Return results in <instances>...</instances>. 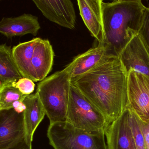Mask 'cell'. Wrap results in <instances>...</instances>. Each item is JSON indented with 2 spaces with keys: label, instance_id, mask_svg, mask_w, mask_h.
I'll list each match as a JSON object with an SVG mask.
<instances>
[{
  "label": "cell",
  "instance_id": "cell-1",
  "mask_svg": "<svg viewBox=\"0 0 149 149\" xmlns=\"http://www.w3.org/2000/svg\"><path fill=\"white\" fill-rule=\"evenodd\" d=\"M110 124L128 107V74L119 57L109 55L74 83Z\"/></svg>",
  "mask_w": 149,
  "mask_h": 149
},
{
  "label": "cell",
  "instance_id": "cell-2",
  "mask_svg": "<svg viewBox=\"0 0 149 149\" xmlns=\"http://www.w3.org/2000/svg\"><path fill=\"white\" fill-rule=\"evenodd\" d=\"M146 7L141 0H118L102 2V44L110 55L119 56L138 34Z\"/></svg>",
  "mask_w": 149,
  "mask_h": 149
},
{
  "label": "cell",
  "instance_id": "cell-3",
  "mask_svg": "<svg viewBox=\"0 0 149 149\" xmlns=\"http://www.w3.org/2000/svg\"><path fill=\"white\" fill-rule=\"evenodd\" d=\"M70 63L37 85L36 93L50 124L66 121L71 86Z\"/></svg>",
  "mask_w": 149,
  "mask_h": 149
},
{
  "label": "cell",
  "instance_id": "cell-4",
  "mask_svg": "<svg viewBox=\"0 0 149 149\" xmlns=\"http://www.w3.org/2000/svg\"><path fill=\"white\" fill-rule=\"evenodd\" d=\"M47 136L54 149H108L105 130L87 131L66 121L49 125Z\"/></svg>",
  "mask_w": 149,
  "mask_h": 149
},
{
  "label": "cell",
  "instance_id": "cell-5",
  "mask_svg": "<svg viewBox=\"0 0 149 149\" xmlns=\"http://www.w3.org/2000/svg\"><path fill=\"white\" fill-rule=\"evenodd\" d=\"M66 121L76 128L89 132L105 130L110 125L99 110L72 84Z\"/></svg>",
  "mask_w": 149,
  "mask_h": 149
},
{
  "label": "cell",
  "instance_id": "cell-6",
  "mask_svg": "<svg viewBox=\"0 0 149 149\" xmlns=\"http://www.w3.org/2000/svg\"><path fill=\"white\" fill-rule=\"evenodd\" d=\"M128 108L142 122L149 118V77L130 70L128 73Z\"/></svg>",
  "mask_w": 149,
  "mask_h": 149
},
{
  "label": "cell",
  "instance_id": "cell-7",
  "mask_svg": "<svg viewBox=\"0 0 149 149\" xmlns=\"http://www.w3.org/2000/svg\"><path fill=\"white\" fill-rule=\"evenodd\" d=\"M44 17L63 27L73 30L76 25V15L70 0H33Z\"/></svg>",
  "mask_w": 149,
  "mask_h": 149
},
{
  "label": "cell",
  "instance_id": "cell-8",
  "mask_svg": "<svg viewBox=\"0 0 149 149\" xmlns=\"http://www.w3.org/2000/svg\"><path fill=\"white\" fill-rule=\"evenodd\" d=\"M24 112L15 109L0 110V149H5L26 138Z\"/></svg>",
  "mask_w": 149,
  "mask_h": 149
},
{
  "label": "cell",
  "instance_id": "cell-9",
  "mask_svg": "<svg viewBox=\"0 0 149 149\" xmlns=\"http://www.w3.org/2000/svg\"><path fill=\"white\" fill-rule=\"evenodd\" d=\"M108 149H137L130 125V110L121 116L105 130Z\"/></svg>",
  "mask_w": 149,
  "mask_h": 149
},
{
  "label": "cell",
  "instance_id": "cell-10",
  "mask_svg": "<svg viewBox=\"0 0 149 149\" xmlns=\"http://www.w3.org/2000/svg\"><path fill=\"white\" fill-rule=\"evenodd\" d=\"M118 57L128 74L132 70L149 77V54L138 35L132 38Z\"/></svg>",
  "mask_w": 149,
  "mask_h": 149
},
{
  "label": "cell",
  "instance_id": "cell-11",
  "mask_svg": "<svg viewBox=\"0 0 149 149\" xmlns=\"http://www.w3.org/2000/svg\"><path fill=\"white\" fill-rule=\"evenodd\" d=\"M54 53L50 42L39 38L31 61V79L42 81L51 72Z\"/></svg>",
  "mask_w": 149,
  "mask_h": 149
},
{
  "label": "cell",
  "instance_id": "cell-12",
  "mask_svg": "<svg viewBox=\"0 0 149 149\" xmlns=\"http://www.w3.org/2000/svg\"><path fill=\"white\" fill-rule=\"evenodd\" d=\"M40 28L38 17L29 14L3 17L0 22V33L8 39L27 34L36 36Z\"/></svg>",
  "mask_w": 149,
  "mask_h": 149
},
{
  "label": "cell",
  "instance_id": "cell-13",
  "mask_svg": "<svg viewBox=\"0 0 149 149\" xmlns=\"http://www.w3.org/2000/svg\"><path fill=\"white\" fill-rule=\"evenodd\" d=\"M102 0H77L80 14L84 22L99 43H102L103 23L102 4Z\"/></svg>",
  "mask_w": 149,
  "mask_h": 149
},
{
  "label": "cell",
  "instance_id": "cell-14",
  "mask_svg": "<svg viewBox=\"0 0 149 149\" xmlns=\"http://www.w3.org/2000/svg\"><path fill=\"white\" fill-rule=\"evenodd\" d=\"M109 55L106 47L98 43L97 47L76 56L70 63L72 66L71 83L90 71Z\"/></svg>",
  "mask_w": 149,
  "mask_h": 149
},
{
  "label": "cell",
  "instance_id": "cell-15",
  "mask_svg": "<svg viewBox=\"0 0 149 149\" xmlns=\"http://www.w3.org/2000/svg\"><path fill=\"white\" fill-rule=\"evenodd\" d=\"M23 104L25 106L23 112L26 127V139L29 143H32L34 132L46 113L36 92L27 96L23 101Z\"/></svg>",
  "mask_w": 149,
  "mask_h": 149
},
{
  "label": "cell",
  "instance_id": "cell-16",
  "mask_svg": "<svg viewBox=\"0 0 149 149\" xmlns=\"http://www.w3.org/2000/svg\"><path fill=\"white\" fill-rule=\"evenodd\" d=\"M23 78L15 61L12 49L6 44L0 46V88Z\"/></svg>",
  "mask_w": 149,
  "mask_h": 149
},
{
  "label": "cell",
  "instance_id": "cell-17",
  "mask_svg": "<svg viewBox=\"0 0 149 149\" xmlns=\"http://www.w3.org/2000/svg\"><path fill=\"white\" fill-rule=\"evenodd\" d=\"M39 37L21 42L12 49L13 56L23 77L31 79V61Z\"/></svg>",
  "mask_w": 149,
  "mask_h": 149
},
{
  "label": "cell",
  "instance_id": "cell-18",
  "mask_svg": "<svg viewBox=\"0 0 149 149\" xmlns=\"http://www.w3.org/2000/svg\"><path fill=\"white\" fill-rule=\"evenodd\" d=\"M27 96L13 84L0 88V110L15 109L19 112H23L25 109L23 101Z\"/></svg>",
  "mask_w": 149,
  "mask_h": 149
},
{
  "label": "cell",
  "instance_id": "cell-19",
  "mask_svg": "<svg viewBox=\"0 0 149 149\" xmlns=\"http://www.w3.org/2000/svg\"><path fill=\"white\" fill-rule=\"evenodd\" d=\"M130 110V125L137 149H147L141 121L133 111Z\"/></svg>",
  "mask_w": 149,
  "mask_h": 149
},
{
  "label": "cell",
  "instance_id": "cell-20",
  "mask_svg": "<svg viewBox=\"0 0 149 149\" xmlns=\"http://www.w3.org/2000/svg\"><path fill=\"white\" fill-rule=\"evenodd\" d=\"M138 35L149 54V8H145L141 27Z\"/></svg>",
  "mask_w": 149,
  "mask_h": 149
},
{
  "label": "cell",
  "instance_id": "cell-21",
  "mask_svg": "<svg viewBox=\"0 0 149 149\" xmlns=\"http://www.w3.org/2000/svg\"><path fill=\"white\" fill-rule=\"evenodd\" d=\"M13 85L18 88L22 93L26 95H31L34 91L35 88L34 82L31 79L25 77L13 83Z\"/></svg>",
  "mask_w": 149,
  "mask_h": 149
},
{
  "label": "cell",
  "instance_id": "cell-22",
  "mask_svg": "<svg viewBox=\"0 0 149 149\" xmlns=\"http://www.w3.org/2000/svg\"><path fill=\"white\" fill-rule=\"evenodd\" d=\"M5 149H32V143H29L26 138Z\"/></svg>",
  "mask_w": 149,
  "mask_h": 149
},
{
  "label": "cell",
  "instance_id": "cell-23",
  "mask_svg": "<svg viewBox=\"0 0 149 149\" xmlns=\"http://www.w3.org/2000/svg\"><path fill=\"white\" fill-rule=\"evenodd\" d=\"M141 121L142 129L146 143V148L147 149H149V118L146 122H142L141 120Z\"/></svg>",
  "mask_w": 149,
  "mask_h": 149
}]
</instances>
